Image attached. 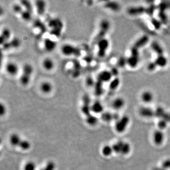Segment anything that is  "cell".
<instances>
[{
  "label": "cell",
  "instance_id": "4dcf8cb0",
  "mask_svg": "<svg viewBox=\"0 0 170 170\" xmlns=\"http://www.w3.org/2000/svg\"><path fill=\"white\" fill-rule=\"evenodd\" d=\"M86 122L89 125L95 126L97 124L98 119L96 116L91 114L87 116Z\"/></svg>",
  "mask_w": 170,
  "mask_h": 170
},
{
  "label": "cell",
  "instance_id": "ffe728a7",
  "mask_svg": "<svg viewBox=\"0 0 170 170\" xmlns=\"http://www.w3.org/2000/svg\"><path fill=\"white\" fill-rule=\"evenodd\" d=\"M141 99L143 103L147 104H150L153 101V94L149 91H146L142 93Z\"/></svg>",
  "mask_w": 170,
  "mask_h": 170
},
{
  "label": "cell",
  "instance_id": "603a6c76",
  "mask_svg": "<svg viewBox=\"0 0 170 170\" xmlns=\"http://www.w3.org/2000/svg\"><path fill=\"white\" fill-rule=\"evenodd\" d=\"M157 67L161 68L165 67L167 64L168 60L166 57L164 55L157 56L154 61Z\"/></svg>",
  "mask_w": 170,
  "mask_h": 170
},
{
  "label": "cell",
  "instance_id": "74e56055",
  "mask_svg": "<svg viewBox=\"0 0 170 170\" xmlns=\"http://www.w3.org/2000/svg\"><path fill=\"white\" fill-rule=\"evenodd\" d=\"M19 147L21 149L23 150H28L31 147V144L29 141L27 140H22Z\"/></svg>",
  "mask_w": 170,
  "mask_h": 170
},
{
  "label": "cell",
  "instance_id": "60d3db41",
  "mask_svg": "<svg viewBox=\"0 0 170 170\" xmlns=\"http://www.w3.org/2000/svg\"><path fill=\"white\" fill-rule=\"evenodd\" d=\"M162 169L164 170L170 169V159H166L163 161L162 164Z\"/></svg>",
  "mask_w": 170,
  "mask_h": 170
},
{
  "label": "cell",
  "instance_id": "e0dca14e",
  "mask_svg": "<svg viewBox=\"0 0 170 170\" xmlns=\"http://www.w3.org/2000/svg\"><path fill=\"white\" fill-rule=\"evenodd\" d=\"M40 89L42 93L48 94L52 92L53 89V86L49 81H44L40 84Z\"/></svg>",
  "mask_w": 170,
  "mask_h": 170
},
{
  "label": "cell",
  "instance_id": "4316f807",
  "mask_svg": "<svg viewBox=\"0 0 170 170\" xmlns=\"http://www.w3.org/2000/svg\"><path fill=\"white\" fill-rule=\"evenodd\" d=\"M103 83L101 81L97 80L95 84V93L97 96H100L103 94Z\"/></svg>",
  "mask_w": 170,
  "mask_h": 170
},
{
  "label": "cell",
  "instance_id": "484cf974",
  "mask_svg": "<svg viewBox=\"0 0 170 170\" xmlns=\"http://www.w3.org/2000/svg\"><path fill=\"white\" fill-rule=\"evenodd\" d=\"M21 141V137L17 133H14L10 137V143L13 146H19Z\"/></svg>",
  "mask_w": 170,
  "mask_h": 170
},
{
  "label": "cell",
  "instance_id": "7dc6e473",
  "mask_svg": "<svg viewBox=\"0 0 170 170\" xmlns=\"http://www.w3.org/2000/svg\"><path fill=\"white\" fill-rule=\"evenodd\" d=\"M55 165L53 162H49L46 165V168L44 170H54Z\"/></svg>",
  "mask_w": 170,
  "mask_h": 170
},
{
  "label": "cell",
  "instance_id": "ba28073f",
  "mask_svg": "<svg viewBox=\"0 0 170 170\" xmlns=\"http://www.w3.org/2000/svg\"><path fill=\"white\" fill-rule=\"evenodd\" d=\"M6 73L11 76H15L18 74L19 71L18 65L14 62H10L7 63L5 66Z\"/></svg>",
  "mask_w": 170,
  "mask_h": 170
},
{
  "label": "cell",
  "instance_id": "83f0119b",
  "mask_svg": "<svg viewBox=\"0 0 170 170\" xmlns=\"http://www.w3.org/2000/svg\"><path fill=\"white\" fill-rule=\"evenodd\" d=\"M101 119L104 122H110L115 119V115L110 112H103L102 113Z\"/></svg>",
  "mask_w": 170,
  "mask_h": 170
},
{
  "label": "cell",
  "instance_id": "cb8c5ba5",
  "mask_svg": "<svg viewBox=\"0 0 170 170\" xmlns=\"http://www.w3.org/2000/svg\"><path fill=\"white\" fill-rule=\"evenodd\" d=\"M151 48L152 50L157 55V56L163 55L164 53V51L162 46L157 42L154 41L151 45Z\"/></svg>",
  "mask_w": 170,
  "mask_h": 170
},
{
  "label": "cell",
  "instance_id": "6da1fadb",
  "mask_svg": "<svg viewBox=\"0 0 170 170\" xmlns=\"http://www.w3.org/2000/svg\"><path fill=\"white\" fill-rule=\"evenodd\" d=\"M34 70V68L31 64L26 63L23 65L19 80L20 83L22 86H27L29 84Z\"/></svg>",
  "mask_w": 170,
  "mask_h": 170
},
{
  "label": "cell",
  "instance_id": "3957f363",
  "mask_svg": "<svg viewBox=\"0 0 170 170\" xmlns=\"http://www.w3.org/2000/svg\"><path fill=\"white\" fill-rule=\"evenodd\" d=\"M48 26L50 28L51 35L59 37L63 29V23L59 18H51L48 21Z\"/></svg>",
  "mask_w": 170,
  "mask_h": 170
},
{
  "label": "cell",
  "instance_id": "2e32d148",
  "mask_svg": "<svg viewBox=\"0 0 170 170\" xmlns=\"http://www.w3.org/2000/svg\"><path fill=\"white\" fill-rule=\"evenodd\" d=\"M146 9L142 6H138L130 8L128 9L127 11L128 14L132 16H137L146 13Z\"/></svg>",
  "mask_w": 170,
  "mask_h": 170
},
{
  "label": "cell",
  "instance_id": "d590c367",
  "mask_svg": "<svg viewBox=\"0 0 170 170\" xmlns=\"http://www.w3.org/2000/svg\"><path fill=\"white\" fill-rule=\"evenodd\" d=\"M19 16H21V18L23 19V21H29L31 20L32 18V14L28 11L24 10Z\"/></svg>",
  "mask_w": 170,
  "mask_h": 170
},
{
  "label": "cell",
  "instance_id": "44dd1931",
  "mask_svg": "<svg viewBox=\"0 0 170 170\" xmlns=\"http://www.w3.org/2000/svg\"><path fill=\"white\" fill-rule=\"evenodd\" d=\"M139 60V56H135L130 54L127 58V65L132 68H135L138 66Z\"/></svg>",
  "mask_w": 170,
  "mask_h": 170
},
{
  "label": "cell",
  "instance_id": "d6986e66",
  "mask_svg": "<svg viewBox=\"0 0 170 170\" xmlns=\"http://www.w3.org/2000/svg\"><path fill=\"white\" fill-rule=\"evenodd\" d=\"M149 36L146 35L143 36L137 40L136 42L133 45V46L139 50V49L144 47L145 45H147V43L149 42Z\"/></svg>",
  "mask_w": 170,
  "mask_h": 170
},
{
  "label": "cell",
  "instance_id": "8992f818",
  "mask_svg": "<svg viewBox=\"0 0 170 170\" xmlns=\"http://www.w3.org/2000/svg\"><path fill=\"white\" fill-rule=\"evenodd\" d=\"M109 45H110L109 42L106 38L98 41L96 43V45L97 47V54L99 58H104V57L105 56L106 52L109 47Z\"/></svg>",
  "mask_w": 170,
  "mask_h": 170
},
{
  "label": "cell",
  "instance_id": "ab89813d",
  "mask_svg": "<svg viewBox=\"0 0 170 170\" xmlns=\"http://www.w3.org/2000/svg\"><path fill=\"white\" fill-rule=\"evenodd\" d=\"M151 23L154 28L156 30H159L161 28V26H162L161 22L156 18H152L151 19Z\"/></svg>",
  "mask_w": 170,
  "mask_h": 170
},
{
  "label": "cell",
  "instance_id": "ee69618b",
  "mask_svg": "<svg viewBox=\"0 0 170 170\" xmlns=\"http://www.w3.org/2000/svg\"><path fill=\"white\" fill-rule=\"evenodd\" d=\"M154 11V7L153 5H151L147 9H146V13L149 16H151L153 15Z\"/></svg>",
  "mask_w": 170,
  "mask_h": 170
},
{
  "label": "cell",
  "instance_id": "7c38bea8",
  "mask_svg": "<svg viewBox=\"0 0 170 170\" xmlns=\"http://www.w3.org/2000/svg\"><path fill=\"white\" fill-rule=\"evenodd\" d=\"M57 46V43L50 38H46L43 41V47L46 51L51 52L54 50Z\"/></svg>",
  "mask_w": 170,
  "mask_h": 170
},
{
  "label": "cell",
  "instance_id": "b9f144b4",
  "mask_svg": "<svg viewBox=\"0 0 170 170\" xmlns=\"http://www.w3.org/2000/svg\"><path fill=\"white\" fill-rule=\"evenodd\" d=\"M167 126V122L164 119L159 121L158 123V127L160 130H162L166 128Z\"/></svg>",
  "mask_w": 170,
  "mask_h": 170
},
{
  "label": "cell",
  "instance_id": "e575fe53",
  "mask_svg": "<svg viewBox=\"0 0 170 170\" xmlns=\"http://www.w3.org/2000/svg\"><path fill=\"white\" fill-rule=\"evenodd\" d=\"M34 27L37 28L38 29L40 30L42 33L45 32L46 31V26L43 24V22H41L39 20H36L35 21L34 24Z\"/></svg>",
  "mask_w": 170,
  "mask_h": 170
},
{
  "label": "cell",
  "instance_id": "30bf717a",
  "mask_svg": "<svg viewBox=\"0 0 170 170\" xmlns=\"http://www.w3.org/2000/svg\"><path fill=\"white\" fill-rule=\"evenodd\" d=\"M35 6L38 14L39 16H43L46 11V2L43 0H38L35 1Z\"/></svg>",
  "mask_w": 170,
  "mask_h": 170
},
{
  "label": "cell",
  "instance_id": "f546056e",
  "mask_svg": "<svg viewBox=\"0 0 170 170\" xmlns=\"http://www.w3.org/2000/svg\"><path fill=\"white\" fill-rule=\"evenodd\" d=\"M102 153L105 156H110L113 153L112 146L109 145L104 146L102 149Z\"/></svg>",
  "mask_w": 170,
  "mask_h": 170
},
{
  "label": "cell",
  "instance_id": "836d02e7",
  "mask_svg": "<svg viewBox=\"0 0 170 170\" xmlns=\"http://www.w3.org/2000/svg\"><path fill=\"white\" fill-rule=\"evenodd\" d=\"M124 141H118L117 142L113 144L112 147L113 149V153L116 154H121V149H122V146L123 145Z\"/></svg>",
  "mask_w": 170,
  "mask_h": 170
},
{
  "label": "cell",
  "instance_id": "277c9868",
  "mask_svg": "<svg viewBox=\"0 0 170 170\" xmlns=\"http://www.w3.org/2000/svg\"><path fill=\"white\" fill-rule=\"evenodd\" d=\"M110 23L107 19H104L100 22L99 31L94 39L95 44L96 45L98 41L105 38V36L110 29Z\"/></svg>",
  "mask_w": 170,
  "mask_h": 170
},
{
  "label": "cell",
  "instance_id": "f1b7e54d",
  "mask_svg": "<svg viewBox=\"0 0 170 170\" xmlns=\"http://www.w3.org/2000/svg\"><path fill=\"white\" fill-rule=\"evenodd\" d=\"M20 4L23 7L24 10L28 11L29 12L33 14V11L34 9H33V6L32 4L30 1L23 0V1H21Z\"/></svg>",
  "mask_w": 170,
  "mask_h": 170
},
{
  "label": "cell",
  "instance_id": "5b68a950",
  "mask_svg": "<svg viewBox=\"0 0 170 170\" xmlns=\"http://www.w3.org/2000/svg\"><path fill=\"white\" fill-rule=\"evenodd\" d=\"M129 122L130 118L127 115H124L119 119L115 124V129L116 132L119 133L124 132L128 128Z\"/></svg>",
  "mask_w": 170,
  "mask_h": 170
},
{
  "label": "cell",
  "instance_id": "5bb4252c",
  "mask_svg": "<svg viewBox=\"0 0 170 170\" xmlns=\"http://www.w3.org/2000/svg\"><path fill=\"white\" fill-rule=\"evenodd\" d=\"M112 75L111 71L103 70L99 73L98 75L97 80L101 81L103 83L111 81Z\"/></svg>",
  "mask_w": 170,
  "mask_h": 170
},
{
  "label": "cell",
  "instance_id": "bcb514c9",
  "mask_svg": "<svg viewBox=\"0 0 170 170\" xmlns=\"http://www.w3.org/2000/svg\"><path fill=\"white\" fill-rule=\"evenodd\" d=\"M156 67L157 66L156 65V63L154 62L150 63L147 65V70L149 71H153L156 70Z\"/></svg>",
  "mask_w": 170,
  "mask_h": 170
},
{
  "label": "cell",
  "instance_id": "d6a6232c",
  "mask_svg": "<svg viewBox=\"0 0 170 170\" xmlns=\"http://www.w3.org/2000/svg\"><path fill=\"white\" fill-rule=\"evenodd\" d=\"M120 84V80L118 78H115L113 80H111L109 85V89L111 90L115 91L118 87Z\"/></svg>",
  "mask_w": 170,
  "mask_h": 170
},
{
  "label": "cell",
  "instance_id": "f6af8a7d",
  "mask_svg": "<svg viewBox=\"0 0 170 170\" xmlns=\"http://www.w3.org/2000/svg\"><path fill=\"white\" fill-rule=\"evenodd\" d=\"M86 84L89 87H90V86L91 87V86H93V85L95 84V83H94V81L93 78L90 76H88L87 77L86 80Z\"/></svg>",
  "mask_w": 170,
  "mask_h": 170
},
{
  "label": "cell",
  "instance_id": "7a4b0ae2",
  "mask_svg": "<svg viewBox=\"0 0 170 170\" xmlns=\"http://www.w3.org/2000/svg\"><path fill=\"white\" fill-rule=\"evenodd\" d=\"M60 52L65 56L79 57L82 55V52L78 47L70 43H65L60 48Z\"/></svg>",
  "mask_w": 170,
  "mask_h": 170
},
{
  "label": "cell",
  "instance_id": "52a82bcc",
  "mask_svg": "<svg viewBox=\"0 0 170 170\" xmlns=\"http://www.w3.org/2000/svg\"><path fill=\"white\" fill-rule=\"evenodd\" d=\"M21 46V41L18 38H14L11 39L10 41L1 46V48L4 51H7L10 50L17 49Z\"/></svg>",
  "mask_w": 170,
  "mask_h": 170
},
{
  "label": "cell",
  "instance_id": "8fae6325",
  "mask_svg": "<svg viewBox=\"0 0 170 170\" xmlns=\"http://www.w3.org/2000/svg\"><path fill=\"white\" fill-rule=\"evenodd\" d=\"M139 113L141 117L145 118H152L155 115V111L148 107H142L139 110Z\"/></svg>",
  "mask_w": 170,
  "mask_h": 170
},
{
  "label": "cell",
  "instance_id": "7402d4cb",
  "mask_svg": "<svg viewBox=\"0 0 170 170\" xmlns=\"http://www.w3.org/2000/svg\"><path fill=\"white\" fill-rule=\"evenodd\" d=\"M91 111L95 114L102 113L104 111V106L100 102L97 101L93 103L91 105Z\"/></svg>",
  "mask_w": 170,
  "mask_h": 170
},
{
  "label": "cell",
  "instance_id": "681fc988",
  "mask_svg": "<svg viewBox=\"0 0 170 170\" xmlns=\"http://www.w3.org/2000/svg\"><path fill=\"white\" fill-rule=\"evenodd\" d=\"M111 73L112 74V76H117L118 75V71L117 70V69L116 68H113L112 69V71H111Z\"/></svg>",
  "mask_w": 170,
  "mask_h": 170
},
{
  "label": "cell",
  "instance_id": "8d00e7d4",
  "mask_svg": "<svg viewBox=\"0 0 170 170\" xmlns=\"http://www.w3.org/2000/svg\"><path fill=\"white\" fill-rule=\"evenodd\" d=\"M12 10L16 14L20 15L24 9L21 4H16L13 5Z\"/></svg>",
  "mask_w": 170,
  "mask_h": 170
},
{
  "label": "cell",
  "instance_id": "c3c4849f",
  "mask_svg": "<svg viewBox=\"0 0 170 170\" xmlns=\"http://www.w3.org/2000/svg\"><path fill=\"white\" fill-rule=\"evenodd\" d=\"M0 109H1L0 113H1V115L2 116V115H4L6 112V107H5V105H4L2 103H1V106H0Z\"/></svg>",
  "mask_w": 170,
  "mask_h": 170
},
{
  "label": "cell",
  "instance_id": "9a60e30c",
  "mask_svg": "<svg viewBox=\"0 0 170 170\" xmlns=\"http://www.w3.org/2000/svg\"><path fill=\"white\" fill-rule=\"evenodd\" d=\"M43 68L45 70L47 71H52L55 67L54 60L50 57L45 58L42 63Z\"/></svg>",
  "mask_w": 170,
  "mask_h": 170
},
{
  "label": "cell",
  "instance_id": "9c48e42d",
  "mask_svg": "<svg viewBox=\"0 0 170 170\" xmlns=\"http://www.w3.org/2000/svg\"><path fill=\"white\" fill-rule=\"evenodd\" d=\"M164 134L163 131L160 129L154 132L153 135V140L155 145L161 146L164 141Z\"/></svg>",
  "mask_w": 170,
  "mask_h": 170
},
{
  "label": "cell",
  "instance_id": "4fadbf2b",
  "mask_svg": "<svg viewBox=\"0 0 170 170\" xmlns=\"http://www.w3.org/2000/svg\"><path fill=\"white\" fill-rule=\"evenodd\" d=\"M11 38V30L8 28H4L1 33V46L8 42Z\"/></svg>",
  "mask_w": 170,
  "mask_h": 170
},
{
  "label": "cell",
  "instance_id": "ac0fdd59",
  "mask_svg": "<svg viewBox=\"0 0 170 170\" xmlns=\"http://www.w3.org/2000/svg\"><path fill=\"white\" fill-rule=\"evenodd\" d=\"M125 105V101L123 98L117 97L112 102V107L115 110H121Z\"/></svg>",
  "mask_w": 170,
  "mask_h": 170
},
{
  "label": "cell",
  "instance_id": "f907efd6",
  "mask_svg": "<svg viewBox=\"0 0 170 170\" xmlns=\"http://www.w3.org/2000/svg\"><path fill=\"white\" fill-rule=\"evenodd\" d=\"M163 170V169H162V170Z\"/></svg>",
  "mask_w": 170,
  "mask_h": 170
},
{
  "label": "cell",
  "instance_id": "7bdbcfd3",
  "mask_svg": "<svg viewBox=\"0 0 170 170\" xmlns=\"http://www.w3.org/2000/svg\"><path fill=\"white\" fill-rule=\"evenodd\" d=\"M126 64H127V59L123 58V57H121L119 58L118 62V65L119 67L123 68Z\"/></svg>",
  "mask_w": 170,
  "mask_h": 170
},
{
  "label": "cell",
  "instance_id": "f35d334b",
  "mask_svg": "<svg viewBox=\"0 0 170 170\" xmlns=\"http://www.w3.org/2000/svg\"><path fill=\"white\" fill-rule=\"evenodd\" d=\"M36 165L33 162H28L26 164L24 167V170H36Z\"/></svg>",
  "mask_w": 170,
  "mask_h": 170
},
{
  "label": "cell",
  "instance_id": "1f68e13d",
  "mask_svg": "<svg viewBox=\"0 0 170 170\" xmlns=\"http://www.w3.org/2000/svg\"><path fill=\"white\" fill-rule=\"evenodd\" d=\"M131 149L132 147L130 144L129 143L124 142L123 145L122 146L121 154L122 155L126 156L130 153Z\"/></svg>",
  "mask_w": 170,
  "mask_h": 170
},
{
  "label": "cell",
  "instance_id": "d4e9b609",
  "mask_svg": "<svg viewBox=\"0 0 170 170\" xmlns=\"http://www.w3.org/2000/svg\"><path fill=\"white\" fill-rule=\"evenodd\" d=\"M104 7L107 9L114 11H117L120 9L119 4L116 1H106L104 4Z\"/></svg>",
  "mask_w": 170,
  "mask_h": 170
}]
</instances>
